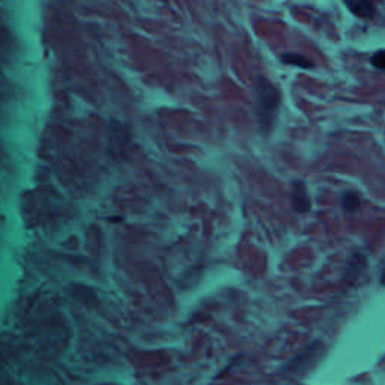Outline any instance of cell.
<instances>
[{
	"label": "cell",
	"mask_w": 385,
	"mask_h": 385,
	"mask_svg": "<svg viewBox=\"0 0 385 385\" xmlns=\"http://www.w3.org/2000/svg\"><path fill=\"white\" fill-rule=\"evenodd\" d=\"M256 101V116L262 131H270L276 122L280 106V94L277 87L263 77H256L253 84Z\"/></svg>",
	"instance_id": "cell-1"
},
{
	"label": "cell",
	"mask_w": 385,
	"mask_h": 385,
	"mask_svg": "<svg viewBox=\"0 0 385 385\" xmlns=\"http://www.w3.org/2000/svg\"><path fill=\"white\" fill-rule=\"evenodd\" d=\"M352 14L360 18H372L375 15V6L372 0H343Z\"/></svg>",
	"instance_id": "cell-2"
},
{
	"label": "cell",
	"mask_w": 385,
	"mask_h": 385,
	"mask_svg": "<svg viewBox=\"0 0 385 385\" xmlns=\"http://www.w3.org/2000/svg\"><path fill=\"white\" fill-rule=\"evenodd\" d=\"M292 202H294L295 210L298 211V213L309 211L310 201H309V196H307V193H305L304 184L298 182V184L294 185V189H292Z\"/></svg>",
	"instance_id": "cell-3"
},
{
	"label": "cell",
	"mask_w": 385,
	"mask_h": 385,
	"mask_svg": "<svg viewBox=\"0 0 385 385\" xmlns=\"http://www.w3.org/2000/svg\"><path fill=\"white\" fill-rule=\"evenodd\" d=\"M282 61L288 65H294V67H298L303 70H310L313 68V62L310 59H307L301 54H295V53H286L282 56Z\"/></svg>",
	"instance_id": "cell-4"
},
{
	"label": "cell",
	"mask_w": 385,
	"mask_h": 385,
	"mask_svg": "<svg viewBox=\"0 0 385 385\" xmlns=\"http://www.w3.org/2000/svg\"><path fill=\"white\" fill-rule=\"evenodd\" d=\"M342 205L346 211L349 213H354L357 211L360 205H361V199L360 196L354 191H346L343 196H342Z\"/></svg>",
	"instance_id": "cell-5"
},
{
	"label": "cell",
	"mask_w": 385,
	"mask_h": 385,
	"mask_svg": "<svg viewBox=\"0 0 385 385\" xmlns=\"http://www.w3.org/2000/svg\"><path fill=\"white\" fill-rule=\"evenodd\" d=\"M365 267H366V259H365V256L355 255V258H352L351 265H349V268H348V277H349V276H354V279H352V280H357L360 274L362 272V270H365Z\"/></svg>",
	"instance_id": "cell-6"
},
{
	"label": "cell",
	"mask_w": 385,
	"mask_h": 385,
	"mask_svg": "<svg viewBox=\"0 0 385 385\" xmlns=\"http://www.w3.org/2000/svg\"><path fill=\"white\" fill-rule=\"evenodd\" d=\"M372 65L379 71H385V50H379L370 59Z\"/></svg>",
	"instance_id": "cell-7"
},
{
	"label": "cell",
	"mask_w": 385,
	"mask_h": 385,
	"mask_svg": "<svg viewBox=\"0 0 385 385\" xmlns=\"http://www.w3.org/2000/svg\"><path fill=\"white\" fill-rule=\"evenodd\" d=\"M381 284H382V286H385V268H384V271H382V276H381Z\"/></svg>",
	"instance_id": "cell-8"
}]
</instances>
